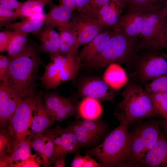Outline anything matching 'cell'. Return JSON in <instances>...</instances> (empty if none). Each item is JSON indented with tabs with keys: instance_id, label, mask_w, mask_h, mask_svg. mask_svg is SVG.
<instances>
[{
	"instance_id": "f1b7e54d",
	"label": "cell",
	"mask_w": 167,
	"mask_h": 167,
	"mask_svg": "<svg viewBox=\"0 0 167 167\" xmlns=\"http://www.w3.org/2000/svg\"><path fill=\"white\" fill-rule=\"evenodd\" d=\"M53 0H27L23 2L19 15L23 20L37 13H42L44 7Z\"/></svg>"
},
{
	"instance_id": "cb8c5ba5",
	"label": "cell",
	"mask_w": 167,
	"mask_h": 167,
	"mask_svg": "<svg viewBox=\"0 0 167 167\" xmlns=\"http://www.w3.org/2000/svg\"><path fill=\"white\" fill-rule=\"evenodd\" d=\"M103 79L112 88L117 89L126 83L127 78L124 69L118 63H113L108 66Z\"/></svg>"
},
{
	"instance_id": "6da1fadb",
	"label": "cell",
	"mask_w": 167,
	"mask_h": 167,
	"mask_svg": "<svg viewBox=\"0 0 167 167\" xmlns=\"http://www.w3.org/2000/svg\"><path fill=\"white\" fill-rule=\"evenodd\" d=\"M40 50V47L28 44L20 53L10 57L8 84L24 97L35 94L36 82L39 67L43 64Z\"/></svg>"
},
{
	"instance_id": "30bf717a",
	"label": "cell",
	"mask_w": 167,
	"mask_h": 167,
	"mask_svg": "<svg viewBox=\"0 0 167 167\" xmlns=\"http://www.w3.org/2000/svg\"><path fill=\"white\" fill-rule=\"evenodd\" d=\"M137 74L144 81H152L167 75V54L148 51L139 59Z\"/></svg>"
},
{
	"instance_id": "83f0119b",
	"label": "cell",
	"mask_w": 167,
	"mask_h": 167,
	"mask_svg": "<svg viewBox=\"0 0 167 167\" xmlns=\"http://www.w3.org/2000/svg\"><path fill=\"white\" fill-rule=\"evenodd\" d=\"M28 34L18 31L12 32L6 51L10 57H14L23 51L27 47Z\"/></svg>"
},
{
	"instance_id": "d4e9b609",
	"label": "cell",
	"mask_w": 167,
	"mask_h": 167,
	"mask_svg": "<svg viewBox=\"0 0 167 167\" xmlns=\"http://www.w3.org/2000/svg\"><path fill=\"white\" fill-rule=\"evenodd\" d=\"M61 135L60 156H66L68 154L77 153L80 148L76 137L73 131L67 127H60Z\"/></svg>"
},
{
	"instance_id": "8fae6325",
	"label": "cell",
	"mask_w": 167,
	"mask_h": 167,
	"mask_svg": "<svg viewBox=\"0 0 167 167\" xmlns=\"http://www.w3.org/2000/svg\"><path fill=\"white\" fill-rule=\"evenodd\" d=\"M69 27L75 33L80 46L88 44L103 31L96 19L80 12L73 15Z\"/></svg>"
},
{
	"instance_id": "2e32d148",
	"label": "cell",
	"mask_w": 167,
	"mask_h": 167,
	"mask_svg": "<svg viewBox=\"0 0 167 167\" xmlns=\"http://www.w3.org/2000/svg\"><path fill=\"white\" fill-rule=\"evenodd\" d=\"M113 31H102L87 44L81 51L78 56L81 62L87 63L101 54L106 47Z\"/></svg>"
},
{
	"instance_id": "681fc988",
	"label": "cell",
	"mask_w": 167,
	"mask_h": 167,
	"mask_svg": "<svg viewBox=\"0 0 167 167\" xmlns=\"http://www.w3.org/2000/svg\"><path fill=\"white\" fill-rule=\"evenodd\" d=\"M162 13L167 19V2L165 7L162 8H161Z\"/></svg>"
},
{
	"instance_id": "484cf974",
	"label": "cell",
	"mask_w": 167,
	"mask_h": 167,
	"mask_svg": "<svg viewBox=\"0 0 167 167\" xmlns=\"http://www.w3.org/2000/svg\"><path fill=\"white\" fill-rule=\"evenodd\" d=\"M32 139L28 136L9 156L11 167H21L22 162L31 154Z\"/></svg>"
},
{
	"instance_id": "4dcf8cb0",
	"label": "cell",
	"mask_w": 167,
	"mask_h": 167,
	"mask_svg": "<svg viewBox=\"0 0 167 167\" xmlns=\"http://www.w3.org/2000/svg\"><path fill=\"white\" fill-rule=\"evenodd\" d=\"M144 89L150 93L167 92V75L151 81L146 85Z\"/></svg>"
},
{
	"instance_id": "4316f807",
	"label": "cell",
	"mask_w": 167,
	"mask_h": 167,
	"mask_svg": "<svg viewBox=\"0 0 167 167\" xmlns=\"http://www.w3.org/2000/svg\"><path fill=\"white\" fill-rule=\"evenodd\" d=\"M42 19H27L21 21L11 23L4 26L6 29L28 34L36 32L43 27Z\"/></svg>"
},
{
	"instance_id": "3957f363",
	"label": "cell",
	"mask_w": 167,
	"mask_h": 167,
	"mask_svg": "<svg viewBox=\"0 0 167 167\" xmlns=\"http://www.w3.org/2000/svg\"><path fill=\"white\" fill-rule=\"evenodd\" d=\"M120 122L100 144L84 152L85 154L95 157L101 167H122L123 163L130 123L124 120Z\"/></svg>"
},
{
	"instance_id": "ba28073f",
	"label": "cell",
	"mask_w": 167,
	"mask_h": 167,
	"mask_svg": "<svg viewBox=\"0 0 167 167\" xmlns=\"http://www.w3.org/2000/svg\"><path fill=\"white\" fill-rule=\"evenodd\" d=\"M40 97L35 94L24 97L4 128L11 138L13 151L29 135V129Z\"/></svg>"
},
{
	"instance_id": "f35d334b",
	"label": "cell",
	"mask_w": 167,
	"mask_h": 167,
	"mask_svg": "<svg viewBox=\"0 0 167 167\" xmlns=\"http://www.w3.org/2000/svg\"><path fill=\"white\" fill-rule=\"evenodd\" d=\"M38 154H31L22 163L21 167H38L42 164V159H41V156H38Z\"/></svg>"
},
{
	"instance_id": "ab89813d",
	"label": "cell",
	"mask_w": 167,
	"mask_h": 167,
	"mask_svg": "<svg viewBox=\"0 0 167 167\" xmlns=\"http://www.w3.org/2000/svg\"><path fill=\"white\" fill-rule=\"evenodd\" d=\"M11 30L5 29L0 32V52L6 51L12 33Z\"/></svg>"
},
{
	"instance_id": "d590c367",
	"label": "cell",
	"mask_w": 167,
	"mask_h": 167,
	"mask_svg": "<svg viewBox=\"0 0 167 167\" xmlns=\"http://www.w3.org/2000/svg\"><path fill=\"white\" fill-rule=\"evenodd\" d=\"M10 57L0 55V80L8 83L9 67Z\"/></svg>"
},
{
	"instance_id": "d6986e66",
	"label": "cell",
	"mask_w": 167,
	"mask_h": 167,
	"mask_svg": "<svg viewBox=\"0 0 167 167\" xmlns=\"http://www.w3.org/2000/svg\"><path fill=\"white\" fill-rule=\"evenodd\" d=\"M54 28L51 25H45L34 33L40 42L41 50L49 54L60 53V35Z\"/></svg>"
},
{
	"instance_id": "8d00e7d4",
	"label": "cell",
	"mask_w": 167,
	"mask_h": 167,
	"mask_svg": "<svg viewBox=\"0 0 167 167\" xmlns=\"http://www.w3.org/2000/svg\"><path fill=\"white\" fill-rule=\"evenodd\" d=\"M111 0H91L89 8L86 15L97 19L100 10Z\"/></svg>"
},
{
	"instance_id": "7c38bea8",
	"label": "cell",
	"mask_w": 167,
	"mask_h": 167,
	"mask_svg": "<svg viewBox=\"0 0 167 167\" xmlns=\"http://www.w3.org/2000/svg\"><path fill=\"white\" fill-rule=\"evenodd\" d=\"M24 97L7 83L0 84V125L4 129Z\"/></svg>"
},
{
	"instance_id": "7402d4cb",
	"label": "cell",
	"mask_w": 167,
	"mask_h": 167,
	"mask_svg": "<svg viewBox=\"0 0 167 167\" xmlns=\"http://www.w3.org/2000/svg\"><path fill=\"white\" fill-rule=\"evenodd\" d=\"M56 28L60 35L59 54L65 55H75L80 46L75 33L69 27Z\"/></svg>"
},
{
	"instance_id": "f546056e",
	"label": "cell",
	"mask_w": 167,
	"mask_h": 167,
	"mask_svg": "<svg viewBox=\"0 0 167 167\" xmlns=\"http://www.w3.org/2000/svg\"><path fill=\"white\" fill-rule=\"evenodd\" d=\"M154 110L158 115L167 119V97L165 92L150 93Z\"/></svg>"
},
{
	"instance_id": "44dd1931",
	"label": "cell",
	"mask_w": 167,
	"mask_h": 167,
	"mask_svg": "<svg viewBox=\"0 0 167 167\" xmlns=\"http://www.w3.org/2000/svg\"><path fill=\"white\" fill-rule=\"evenodd\" d=\"M101 103L94 98L84 97L76 107V118L94 120L100 118L103 112Z\"/></svg>"
},
{
	"instance_id": "60d3db41",
	"label": "cell",
	"mask_w": 167,
	"mask_h": 167,
	"mask_svg": "<svg viewBox=\"0 0 167 167\" xmlns=\"http://www.w3.org/2000/svg\"><path fill=\"white\" fill-rule=\"evenodd\" d=\"M0 4L11 7L19 15L23 2H19L17 0H0Z\"/></svg>"
},
{
	"instance_id": "f6af8a7d",
	"label": "cell",
	"mask_w": 167,
	"mask_h": 167,
	"mask_svg": "<svg viewBox=\"0 0 167 167\" xmlns=\"http://www.w3.org/2000/svg\"><path fill=\"white\" fill-rule=\"evenodd\" d=\"M59 3L69 8L72 11L76 9L75 0H59Z\"/></svg>"
},
{
	"instance_id": "c3c4849f",
	"label": "cell",
	"mask_w": 167,
	"mask_h": 167,
	"mask_svg": "<svg viewBox=\"0 0 167 167\" xmlns=\"http://www.w3.org/2000/svg\"><path fill=\"white\" fill-rule=\"evenodd\" d=\"M163 41L164 48L167 47V24L164 33Z\"/></svg>"
},
{
	"instance_id": "7bdbcfd3",
	"label": "cell",
	"mask_w": 167,
	"mask_h": 167,
	"mask_svg": "<svg viewBox=\"0 0 167 167\" xmlns=\"http://www.w3.org/2000/svg\"><path fill=\"white\" fill-rule=\"evenodd\" d=\"M85 162L84 156L77 153L73 157L70 166L71 167H84Z\"/></svg>"
},
{
	"instance_id": "f907efd6",
	"label": "cell",
	"mask_w": 167,
	"mask_h": 167,
	"mask_svg": "<svg viewBox=\"0 0 167 167\" xmlns=\"http://www.w3.org/2000/svg\"><path fill=\"white\" fill-rule=\"evenodd\" d=\"M161 125L162 126L164 127H167V119L165 120L162 122H160Z\"/></svg>"
},
{
	"instance_id": "5bb4252c",
	"label": "cell",
	"mask_w": 167,
	"mask_h": 167,
	"mask_svg": "<svg viewBox=\"0 0 167 167\" xmlns=\"http://www.w3.org/2000/svg\"><path fill=\"white\" fill-rule=\"evenodd\" d=\"M144 15V11L129 9L113 26V30H119L129 36L138 37L143 28Z\"/></svg>"
},
{
	"instance_id": "8992f818",
	"label": "cell",
	"mask_w": 167,
	"mask_h": 167,
	"mask_svg": "<svg viewBox=\"0 0 167 167\" xmlns=\"http://www.w3.org/2000/svg\"><path fill=\"white\" fill-rule=\"evenodd\" d=\"M49 55L50 61L45 66L43 75L39 78L46 89H54L65 82L75 79L81 65L79 56L60 54Z\"/></svg>"
},
{
	"instance_id": "277c9868",
	"label": "cell",
	"mask_w": 167,
	"mask_h": 167,
	"mask_svg": "<svg viewBox=\"0 0 167 167\" xmlns=\"http://www.w3.org/2000/svg\"><path fill=\"white\" fill-rule=\"evenodd\" d=\"M122 99L117 106L119 110L114 113L119 121L130 123L157 115L150 93L135 83L128 84L122 93Z\"/></svg>"
},
{
	"instance_id": "ee69618b",
	"label": "cell",
	"mask_w": 167,
	"mask_h": 167,
	"mask_svg": "<svg viewBox=\"0 0 167 167\" xmlns=\"http://www.w3.org/2000/svg\"><path fill=\"white\" fill-rule=\"evenodd\" d=\"M84 167H101L99 162L93 158L92 156L88 154H85Z\"/></svg>"
},
{
	"instance_id": "816d5d0a",
	"label": "cell",
	"mask_w": 167,
	"mask_h": 167,
	"mask_svg": "<svg viewBox=\"0 0 167 167\" xmlns=\"http://www.w3.org/2000/svg\"><path fill=\"white\" fill-rule=\"evenodd\" d=\"M165 130V132H166L167 134V127H164Z\"/></svg>"
},
{
	"instance_id": "7dc6e473",
	"label": "cell",
	"mask_w": 167,
	"mask_h": 167,
	"mask_svg": "<svg viewBox=\"0 0 167 167\" xmlns=\"http://www.w3.org/2000/svg\"><path fill=\"white\" fill-rule=\"evenodd\" d=\"M66 156L60 157L55 161L54 162L55 167H65V160Z\"/></svg>"
},
{
	"instance_id": "9c48e42d",
	"label": "cell",
	"mask_w": 167,
	"mask_h": 167,
	"mask_svg": "<svg viewBox=\"0 0 167 167\" xmlns=\"http://www.w3.org/2000/svg\"><path fill=\"white\" fill-rule=\"evenodd\" d=\"M75 135L80 148L88 150L100 144L108 134V126L100 118L94 120L81 118L67 127Z\"/></svg>"
},
{
	"instance_id": "bcb514c9",
	"label": "cell",
	"mask_w": 167,
	"mask_h": 167,
	"mask_svg": "<svg viewBox=\"0 0 167 167\" xmlns=\"http://www.w3.org/2000/svg\"><path fill=\"white\" fill-rule=\"evenodd\" d=\"M0 167H11L9 156L6 154L0 155Z\"/></svg>"
},
{
	"instance_id": "74e56055",
	"label": "cell",
	"mask_w": 167,
	"mask_h": 167,
	"mask_svg": "<svg viewBox=\"0 0 167 167\" xmlns=\"http://www.w3.org/2000/svg\"><path fill=\"white\" fill-rule=\"evenodd\" d=\"M31 146L34 150L38 152L41 157L42 163L45 160L44 144L43 134L35 136L32 139Z\"/></svg>"
},
{
	"instance_id": "f5cc1de1",
	"label": "cell",
	"mask_w": 167,
	"mask_h": 167,
	"mask_svg": "<svg viewBox=\"0 0 167 167\" xmlns=\"http://www.w3.org/2000/svg\"><path fill=\"white\" fill-rule=\"evenodd\" d=\"M122 2L123 4H124V0H120Z\"/></svg>"
},
{
	"instance_id": "4fadbf2b",
	"label": "cell",
	"mask_w": 167,
	"mask_h": 167,
	"mask_svg": "<svg viewBox=\"0 0 167 167\" xmlns=\"http://www.w3.org/2000/svg\"><path fill=\"white\" fill-rule=\"evenodd\" d=\"M116 89L110 87L104 80L99 78L89 79L82 85L81 93L85 97L96 99L101 102H113L117 95Z\"/></svg>"
},
{
	"instance_id": "603a6c76",
	"label": "cell",
	"mask_w": 167,
	"mask_h": 167,
	"mask_svg": "<svg viewBox=\"0 0 167 167\" xmlns=\"http://www.w3.org/2000/svg\"><path fill=\"white\" fill-rule=\"evenodd\" d=\"M118 0H111L100 10L97 18L99 24L102 27L114 26L119 20L117 8L122 7Z\"/></svg>"
},
{
	"instance_id": "ac0fdd59",
	"label": "cell",
	"mask_w": 167,
	"mask_h": 167,
	"mask_svg": "<svg viewBox=\"0 0 167 167\" xmlns=\"http://www.w3.org/2000/svg\"><path fill=\"white\" fill-rule=\"evenodd\" d=\"M49 11L44 15L42 20L45 25H50L54 28L68 27L73 14L68 7L53 2L48 5Z\"/></svg>"
},
{
	"instance_id": "ffe728a7",
	"label": "cell",
	"mask_w": 167,
	"mask_h": 167,
	"mask_svg": "<svg viewBox=\"0 0 167 167\" xmlns=\"http://www.w3.org/2000/svg\"><path fill=\"white\" fill-rule=\"evenodd\" d=\"M43 96L45 107L54 122H61L69 118L64 107L65 97L54 92H46Z\"/></svg>"
},
{
	"instance_id": "b9f144b4",
	"label": "cell",
	"mask_w": 167,
	"mask_h": 167,
	"mask_svg": "<svg viewBox=\"0 0 167 167\" xmlns=\"http://www.w3.org/2000/svg\"><path fill=\"white\" fill-rule=\"evenodd\" d=\"M91 0H75L76 9L86 15L88 10Z\"/></svg>"
},
{
	"instance_id": "1f68e13d",
	"label": "cell",
	"mask_w": 167,
	"mask_h": 167,
	"mask_svg": "<svg viewBox=\"0 0 167 167\" xmlns=\"http://www.w3.org/2000/svg\"><path fill=\"white\" fill-rule=\"evenodd\" d=\"M44 144L45 160L42 165L44 167H49L52 164L54 153V146L53 140L45 133L43 134Z\"/></svg>"
},
{
	"instance_id": "7a4b0ae2",
	"label": "cell",
	"mask_w": 167,
	"mask_h": 167,
	"mask_svg": "<svg viewBox=\"0 0 167 167\" xmlns=\"http://www.w3.org/2000/svg\"><path fill=\"white\" fill-rule=\"evenodd\" d=\"M160 122L156 121L139 124L129 131L122 167H138L156 142L161 134Z\"/></svg>"
},
{
	"instance_id": "9a60e30c",
	"label": "cell",
	"mask_w": 167,
	"mask_h": 167,
	"mask_svg": "<svg viewBox=\"0 0 167 167\" xmlns=\"http://www.w3.org/2000/svg\"><path fill=\"white\" fill-rule=\"evenodd\" d=\"M139 166L148 167H167V138L161 133L155 144Z\"/></svg>"
},
{
	"instance_id": "e0dca14e",
	"label": "cell",
	"mask_w": 167,
	"mask_h": 167,
	"mask_svg": "<svg viewBox=\"0 0 167 167\" xmlns=\"http://www.w3.org/2000/svg\"><path fill=\"white\" fill-rule=\"evenodd\" d=\"M54 123L50 117L40 97L29 129L28 136L32 139L35 136L43 134Z\"/></svg>"
},
{
	"instance_id": "e575fe53",
	"label": "cell",
	"mask_w": 167,
	"mask_h": 167,
	"mask_svg": "<svg viewBox=\"0 0 167 167\" xmlns=\"http://www.w3.org/2000/svg\"><path fill=\"white\" fill-rule=\"evenodd\" d=\"M13 151L11 138L6 131L2 129L0 132V155L6 154L9 156Z\"/></svg>"
},
{
	"instance_id": "836d02e7",
	"label": "cell",
	"mask_w": 167,
	"mask_h": 167,
	"mask_svg": "<svg viewBox=\"0 0 167 167\" xmlns=\"http://www.w3.org/2000/svg\"><path fill=\"white\" fill-rule=\"evenodd\" d=\"M158 0H124L129 9L145 11L156 6Z\"/></svg>"
},
{
	"instance_id": "5b68a950",
	"label": "cell",
	"mask_w": 167,
	"mask_h": 167,
	"mask_svg": "<svg viewBox=\"0 0 167 167\" xmlns=\"http://www.w3.org/2000/svg\"><path fill=\"white\" fill-rule=\"evenodd\" d=\"M113 31L104 50L86 63L87 66L103 68L113 63H129L137 58V37L128 36L119 30Z\"/></svg>"
},
{
	"instance_id": "d6a6232c",
	"label": "cell",
	"mask_w": 167,
	"mask_h": 167,
	"mask_svg": "<svg viewBox=\"0 0 167 167\" xmlns=\"http://www.w3.org/2000/svg\"><path fill=\"white\" fill-rule=\"evenodd\" d=\"M19 17L18 14L11 7L0 4V26H5L11 23V21L16 20Z\"/></svg>"
},
{
	"instance_id": "52a82bcc",
	"label": "cell",
	"mask_w": 167,
	"mask_h": 167,
	"mask_svg": "<svg viewBox=\"0 0 167 167\" xmlns=\"http://www.w3.org/2000/svg\"><path fill=\"white\" fill-rule=\"evenodd\" d=\"M144 14L143 28L137 37V51H159L164 48L163 37L167 19L156 5L144 11Z\"/></svg>"
}]
</instances>
